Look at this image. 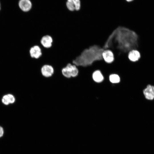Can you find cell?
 I'll list each match as a JSON object with an SVG mask.
<instances>
[{
  "label": "cell",
  "mask_w": 154,
  "mask_h": 154,
  "mask_svg": "<svg viewBox=\"0 0 154 154\" xmlns=\"http://www.w3.org/2000/svg\"><path fill=\"white\" fill-rule=\"evenodd\" d=\"M104 50L100 47L94 45L84 50L72 62L78 67L90 66L95 62L103 59L102 54Z\"/></svg>",
  "instance_id": "obj_1"
},
{
  "label": "cell",
  "mask_w": 154,
  "mask_h": 154,
  "mask_svg": "<svg viewBox=\"0 0 154 154\" xmlns=\"http://www.w3.org/2000/svg\"><path fill=\"white\" fill-rule=\"evenodd\" d=\"M61 73L62 76L66 78H75L79 75V70L78 67L75 64L68 63L62 68Z\"/></svg>",
  "instance_id": "obj_2"
},
{
  "label": "cell",
  "mask_w": 154,
  "mask_h": 154,
  "mask_svg": "<svg viewBox=\"0 0 154 154\" xmlns=\"http://www.w3.org/2000/svg\"><path fill=\"white\" fill-rule=\"evenodd\" d=\"M54 69L51 65L46 64L43 65L40 69V73L45 78H49L54 74Z\"/></svg>",
  "instance_id": "obj_3"
},
{
  "label": "cell",
  "mask_w": 154,
  "mask_h": 154,
  "mask_svg": "<svg viewBox=\"0 0 154 154\" xmlns=\"http://www.w3.org/2000/svg\"><path fill=\"white\" fill-rule=\"evenodd\" d=\"M29 53L31 58L35 59H38L42 55V48L38 45H34L30 48Z\"/></svg>",
  "instance_id": "obj_4"
},
{
  "label": "cell",
  "mask_w": 154,
  "mask_h": 154,
  "mask_svg": "<svg viewBox=\"0 0 154 154\" xmlns=\"http://www.w3.org/2000/svg\"><path fill=\"white\" fill-rule=\"evenodd\" d=\"M53 40L52 37L46 35L42 37L40 40L41 47L45 49L50 48L52 46Z\"/></svg>",
  "instance_id": "obj_5"
},
{
  "label": "cell",
  "mask_w": 154,
  "mask_h": 154,
  "mask_svg": "<svg viewBox=\"0 0 154 154\" xmlns=\"http://www.w3.org/2000/svg\"><path fill=\"white\" fill-rule=\"evenodd\" d=\"M143 94L145 98L148 100H154V86L148 84L143 90Z\"/></svg>",
  "instance_id": "obj_6"
},
{
  "label": "cell",
  "mask_w": 154,
  "mask_h": 154,
  "mask_svg": "<svg viewBox=\"0 0 154 154\" xmlns=\"http://www.w3.org/2000/svg\"><path fill=\"white\" fill-rule=\"evenodd\" d=\"M66 6L68 9L71 11H78L81 8L80 0H67Z\"/></svg>",
  "instance_id": "obj_7"
},
{
  "label": "cell",
  "mask_w": 154,
  "mask_h": 154,
  "mask_svg": "<svg viewBox=\"0 0 154 154\" xmlns=\"http://www.w3.org/2000/svg\"><path fill=\"white\" fill-rule=\"evenodd\" d=\"M102 59L106 63L108 64L112 62L114 60V55L111 50H105L102 54Z\"/></svg>",
  "instance_id": "obj_8"
},
{
  "label": "cell",
  "mask_w": 154,
  "mask_h": 154,
  "mask_svg": "<svg viewBox=\"0 0 154 154\" xmlns=\"http://www.w3.org/2000/svg\"><path fill=\"white\" fill-rule=\"evenodd\" d=\"M141 54L139 51L136 49L130 51L128 54L129 59L131 62H135L138 61L141 58Z\"/></svg>",
  "instance_id": "obj_9"
},
{
  "label": "cell",
  "mask_w": 154,
  "mask_h": 154,
  "mask_svg": "<svg viewBox=\"0 0 154 154\" xmlns=\"http://www.w3.org/2000/svg\"><path fill=\"white\" fill-rule=\"evenodd\" d=\"M19 6L20 9L23 11L27 12L31 9L32 4L30 0H19Z\"/></svg>",
  "instance_id": "obj_10"
},
{
  "label": "cell",
  "mask_w": 154,
  "mask_h": 154,
  "mask_svg": "<svg viewBox=\"0 0 154 154\" xmlns=\"http://www.w3.org/2000/svg\"><path fill=\"white\" fill-rule=\"evenodd\" d=\"M93 80L97 83L102 82L104 79V77L101 72L99 70L94 71L92 74Z\"/></svg>",
  "instance_id": "obj_11"
},
{
  "label": "cell",
  "mask_w": 154,
  "mask_h": 154,
  "mask_svg": "<svg viewBox=\"0 0 154 154\" xmlns=\"http://www.w3.org/2000/svg\"><path fill=\"white\" fill-rule=\"evenodd\" d=\"M15 101L14 96L11 94H8L4 96L2 99V102L6 105L13 103Z\"/></svg>",
  "instance_id": "obj_12"
},
{
  "label": "cell",
  "mask_w": 154,
  "mask_h": 154,
  "mask_svg": "<svg viewBox=\"0 0 154 154\" xmlns=\"http://www.w3.org/2000/svg\"><path fill=\"white\" fill-rule=\"evenodd\" d=\"M110 82L113 83H119L120 81V78L118 74L113 73L110 74L109 76Z\"/></svg>",
  "instance_id": "obj_13"
},
{
  "label": "cell",
  "mask_w": 154,
  "mask_h": 154,
  "mask_svg": "<svg viewBox=\"0 0 154 154\" xmlns=\"http://www.w3.org/2000/svg\"><path fill=\"white\" fill-rule=\"evenodd\" d=\"M4 133V130L3 128L0 126V137H2Z\"/></svg>",
  "instance_id": "obj_14"
},
{
  "label": "cell",
  "mask_w": 154,
  "mask_h": 154,
  "mask_svg": "<svg viewBox=\"0 0 154 154\" xmlns=\"http://www.w3.org/2000/svg\"><path fill=\"white\" fill-rule=\"evenodd\" d=\"M127 2H131L133 1V0H125Z\"/></svg>",
  "instance_id": "obj_15"
},
{
  "label": "cell",
  "mask_w": 154,
  "mask_h": 154,
  "mask_svg": "<svg viewBox=\"0 0 154 154\" xmlns=\"http://www.w3.org/2000/svg\"><path fill=\"white\" fill-rule=\"evenodd\" d=\"M1 9V5H0V10Z\"/></svg>",
  "instance_id": "obj_16"
}]
</instances>
